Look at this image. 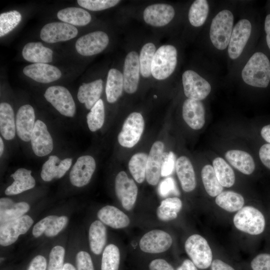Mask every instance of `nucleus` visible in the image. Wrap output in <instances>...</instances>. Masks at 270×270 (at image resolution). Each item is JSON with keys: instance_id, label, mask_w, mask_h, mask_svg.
I'll return each mask as SVG.
<instances>
[{"instance_id": "1", "label": "nucleus", "mask_w": 270, "mask_h": 270, "mask_svg": "<svg viewBox=\"0 0 270 270\" xmlns=\"http://www.w3.org/2000/svg\"><path fill=\"white\" fill-rule=\"evenodd\" d=\"M234 16L230 8L219 10L211 20L208 38L213 48L220 52L227 50L234 24Z\"/></svg>"}, {"instance_id": "2", "label": "nucleus", "mask_w": 270, "mask_h": 270, "mask_svg": "<svg viewBox=\"0 0 270 270\" xmlns=\"http://www.w3.org/2000/svg\"><path fill=\"white\" fill-rule=\"evenodd\" d=\"M240 77L248 86L266 88L270 82V61L267 56L260 52L254 53L243 66Z\"/></svg>"}, {"instance_id": "3", "label": "nucleus", "mask_w": 270, "mask_h": 270, "mask_svg": "<svg viewBox=\"0 0 270 270\" xmlns=\"http://www.w3.org/2000/svg\"><path fill=\"white\" fill-rule=\"evenodd\" d=\"M178 62V52L172 45H164L156 52L152 66L151 74L158 80L168 78L174 71Z\"/></svg>"}, {"instance_id": "4", "label": "nucleus", "mask_w": 270, "mask_h": 270, "mask_svg": "<svg viewBox=\"0 0 270 270\" xmlns=\"http://www.w3.org/2000/svg\"><path fill=\"white\" fill-rule=\"evenodd\" d=\"M252 25L248 18L240 19L234 24L227 48L231 61H236L243 54L252 36Z\"/></svg>"}, {"instance_id": "5", "label": "nucleus", "mask_w": 270, "mask_h": 270, "mask_svg": "<svg viewBox=\"0 0 270 270\" xmlns=\"http://www.w3.org/2000/svg\"><path fill=\"white\" fill-rule=\"evenodd\" d=\"M234 224L240 231L251 235H258L264 230L266 220L263 214L258 208L246 206L235 214Z\"/></svg>"}, {"instance_id": "6", "label": "nucleus", "mask_w": 270, "mask_h": 270, "mask_svg": "<svg viewBox=\"0 0 270 270\" xmlns=\"http://www.w3.org/2000/svg\"><path fill=\"white\" fill-rule=\"evenodd\" d=\"M186 252L195 266L206 269L212 264V254L206 240L200 235L194 234L186 240L184 245Z\"/></svg>"}, {"instance_id": "7", "label": "nucleus", "mask_w": 270, "mask_h": 270, "mask_svg": "<svg viewBox=\"0 0 270 270\" xmlns=\"http://www.w3.org/2000/svg\"><path fill=\"white\" fill-rule=\"evenodd\" d=\"M182 83L184 94L190 99L201 101L212 90L210 82L194 70H188L183 72Z\"/></svg>"}, {"instance_id": "8", "label": "nucleus", "mask_w": 270, "mask_h": 270, "mask_svg": "<svg viewBox=\"0 0 270 270\" xmlns=\"http://www.w3.org/2000/svg\"><path fill=\"white\" fill-rule=\"evenodd\" d=\"M144 126L142 115L137 112L131 113L125 120L122 130L118 134V143L125 148L133 147L140 140Z\"/></svg>"}, {"instance_id": "9", "label": "nucleus", "mask_w": 270, "mask_h": 270, "mask_svg": "<svg viewBox=\"0 0 270 270\" xmlns=\"http://www.w3.org/2000/svg\"><path fill=\"white\" fill-rule=\"evenodd\" d=\"M48 102L60 114L73 117L76 112V104L69 90L64 86H54L48 88L44 94Z\"/></svg>"}, {"instance_id": "10", "label": "nucleus", "mask_w": 270, "mask_h": 270, "mask_svg": "<svg viewBox=\"0 0 270 270\" xmlns=\"http://www.w3.org/2000/svg\"><path fill=\"white\" fill-rule=\"evenodd\" d=\"M109 42L108 34L102 31H95L78 39L75 44L77 52L83 56H92L102 52Z\"/></svg>"}, {"instance_id": "11", "label": "nucleus", "mask_w": 270, "mask_h": 270, "mask_svg": "<svg viewBox=\"0 0 270 270\" xmlns=\"http://www.w3.org/2000/svg\"><path fill=\"white\" fill-rule=\"evenodd\" d=\"M115 190L123 208L130 210L136 202L138 189L134 180L129 178L124 171L120 172L116 176Z\"/></svg>"}, {"instance_id": "12", "label": "nucleus", "mask_w": 270, "mask_h": 270, "mask_svg": "<svg viewBox=\"0 0 270 270\" xmlns=\"http://www.w3.org/2000/svg\"><path fill=\"white\" fill-rule=\"evenodd\" d=\"M34 220L28 215L0 224V244L6 246L14 243L20 234H24L33 224Z\"/></svg>"}, {"instance_id": "13", "label": "nucleus", "mask_w": 270, "mask_h": 270, "mask_svg": "<svg viewBox=\"0 0 270 270\" xmlns=\"http://www.w3.org/2000/svg\"><path fill=\"white\" fill-rule=\"evenodd\" d=\"M78 29L64 22H53L44 25L40 32V38L48 43L66 41L75 38Z\"/></svg>"}, {"instance_id": "14", "label": "nucleus", "mask_w": 270, "mask_h": 270, "mask_svg": "<svg viewBox=\"0 0 270 270\" xmlns=\"http://www.w3.org/2000/svg\"><path fill=\"white\" fill-rule=\"evenodd\" d=\"M172 238L168 232L160 230H154L144 234L139 245L144 252L158 254L167 250L172 246Z\"/></svg>"}, {"instance_id": "15", "label": "nucleus", "mask_w": 270, "mask_h": 270, "mask_svg": "<svg viewBox=\"0 0 270 270\" xmlns=\"http://www.w3.org/2000/svg\"><path fill=\"white\" fill-rule=\"evenodd\" d=\"M96 162L93 157L89 155L79 157L70 174V180L73 186L82 187L90 181L96 169Z\"/></svg>"}, {"instance_id": "16", "label": "nucleus", "mask_w": 270, "mask_h": 270, "mask_svg": "<svg viewBox=\"0 0 270 270\" xmlns=\"http://www.w3.org/2000/svg\"><path fill=\"white\" fill-rule=\"evenodd\" d=\"M30 142L32 150L37 156H46L53 150L52 136L46 124L40 120H38L35 122Z\"/></svg>"}, {"instance_id": "17", "label": "nucleus", "mask_w": 270, "mask_h": 270, "mask_svg": "<svg viewBox=\"0 0 270 270\" xmlns=\"http://www.w3.org/2000/svg\"><path fill=\"white\" fill-rule=\"evenodd\" d=\"M174 15V9L171 5L156 4L148 6L145 8L143 18L148 24L160 27L169 24Z\"/></svg>"}, {"instance_id": "18", "label": "nucleus", "mask_w": 270, "mask_h": 270, "mask_svg": "<svg viewBox=\"0 0 270 270\" xmlns=\"http://www.w3.org/2000/svg\"><path fill=\"white\" fill-rule=\"evenodd\" d=\"M139 56L134 51L130 52L126 56L123 72L124 88L128 94L137 90L140 79Z\"/></svg>"}, {"instance_id": "19", "label": "nucleus", "mask_w": 270, "mask_h": 270, "mask_svg": "<svg viewBox=\"0 0 270 270\" xmlns=\"http://www.w3.org/2000/svg\"><path fill=\"white\" fill-rule=\"evenodd\" d=\"M164 144L160 141L155 142L148 154L146 178L152 186L156 185L161 176Z\"/></svg>"}, {"instance_id": "20", "label": "nucleus", "mask_w": 270, "mask_h": 270, "mask_svg": "<svg viewBox=\"0 0 270 270\" xmlns=\"http://www.w3.org/2000/svg\"><path fill=\"white\" fill-rule=\"evenodd\" d=\"M24 74L40 83H49L58 80L62 76L60 70L56 66L48 64L36 63L26 66Z\"/></svg>"}, {"instance_id": "21", "label": "nucleus", "mask_w": 270, "mask_h": 270, "mask_svg": "<svg viewBox=\"0 0 270 270\" xmlns=\"http://www.w3.org/2000/svg\"><path fill=\"white\" fill-rule=\"evenodd\" d=\"M34 109L30 104L21 106L16 116V131L18 137L24 142H29L34 129L35 122Z\"/></svg>"}, {"instance_id": "22", "label": "nucleus", "mask_w": 270, "mask_h": 270, "mask_svg": "<svg viewBox=\"0 0 270 270\" xmlns=\"http://www.w3.org/2000/svg\"><path fill=\"white\" fill-rule=\"evenodd\" d=\"M182 117L187 124L196 130L202 128L205 123V110L202 102L188 98L182 105Z\"/></svg>"}, {"instance_id": "23", "label": "nucleus", "mask_w": 270, "mask_h": 270, "mask_svg": "<svg viewBox=\"0 0 270 270\" xmlns=\"http://www.w3.org/2000/svg\"><path fill=\"white\" fill-rule=\"evenodd\" d=\"M72 164V158L61 160L56 156H50L42 165L41 178L46 182L51 181L54 178H60L69 170Z\"/></svg>"}, {"instance_id": "24", "label": "nucleus", "mask_w": 270, "mask_h": 270, "mask_svg": "<svg viewBox=\"0 0 270 270\" xmlns=\"http://www.w3.org/2000/svg\"><path fill=\"white\" fill-rule=\"evenodd\" d=\"M68 218L66 216H48L37 222L32 229V234L36 238L42 234L48 237L57 235L66 225Z\"/></svg>"}, {"instance_id": "25", "label": "nucleus", "mask_w": 270, "mask_h": 270, "mask_svg": "<svg viewBox=\"0 0 270 270\" xmlns=\"http://www.w3.org/2000/svg\"><path fill=\"white\" fill-rule=\"evenodd\" d=\"M29 209L30 206L26 202L15 203L10 198H1L0 200V224L20 218Z\"/></svg>"}, {"instance_id": "26", "label": "nucleus", "mask_w": 270, "mask_h": 270, "mask_svg": "<svg viewBox=\"0 0 270 270\" xmlns=\"http://www.w3.org/2000/svg\"><path fill=\"white\" fill-rule=\"evenodd\" d=\"M176 170L182 190L186 192L193 190L196 186L195 173L190 160L181 156L176 161Z\"/></svg>"}, {"instance_id": "27", "label": "nucleus", "mask_w": 270, "mask_h": 270, "mask_svg": "<svg viewBox=\"0 0 270 270\" xmlns=\"http://www.w3.org/2000/svg\"><path fill=\"white\" fill-rule=\"evenodd\" d=\"M32 171L24 168L17 170L10 176L14 180L5 190L8 196L16 195L34 187L36 182L31 174Z\"/></svg>"}, {"instance_id": "28", "label": "nucleus", "mask_w": 270, "mask_h": 270, "mask_svg": "<svg viewBox=\"0 0 270 270\" xmlns=\"http://www.w3.org/2000/svg\"><path fill=\"white\" fill-rule=\"evenodd\" d=\"M100 220L112 228L118 229L128 226L130 222L128 216L117 208L106 206L98 212Z\"/></svg>"}, {"instance_id": "29", "label": "nucleus", "mask_w": 270, "mask_h": 270, "mask_svg": "<svg viewBox=\"0 0 270 270\" xmlns=\"http://www.w3.org/2000/svg\"><path fill=\"white\" fill-rule=\"evenodd\" d=\"M52 50L44 46L40 42H28L22 51L24 59L34 64L50 62L52 60Z\"/></svg>"}, {"instance_id": "30", "label": "nucleus", "mask_w": 270, "mask_h": 270, "mask_svg": "<svg viewBox=\"0 0 270 270\" xmlns=\"http://www.w3.org/2000/svg\"><path fill=\"white\" fill-rule=\"evenodd\" d=\"M103 81L96 80L88 83H84L78 90V98L80 102L84 104L85 107L90 110L100 99L103 89Z\"/></svg>"}, {"instance_id": "31", "label": "nucleus", "mask_w": 270, "mask_h": 270, "mask_svg": "<svg viewBox=\"0 0 270 270\" xmlns=\"http://www.w3.org/2000/svg\"><path fill=\"white\" fill-rule=\"evenodd\" d=\"M226 160L236 168L245 174H250L255 168L252 156L240 150H230L225 154Z\"/></svg>"}, {"instance_id": "32", "label": "nucleus", "mask_w": 270, "mask_h": 270, "mask_svg": "<svg viewBox=\"0 0 270 270\" xmlns=\"http://www.w3.org/2000/svg\"><path fill=\"white\" fill-rule=\"evenodd\" d=\"M58 19L72 26H84L92 20L90 14L86 10L76 7H68L59 10L57 14Z\"/></svg>"}, {"instance_id": "33", "label": "nucleus", "mask_w": 270, "mask_h": 270, "mask_svg": "<svg viewBox=\"0 0 270 270\" xmlns=\"http://www.w3.org/2000/svg\"><path fill=\"white\" fill-rule=\"evenodd\" d=\"M123 88V74L117 69H110L108 72L106 86L108 102L110 103L116 102L122 96Z\"/></svg>"}, {"instance_id": "34", "label": "nucleus", "mask_w": 270, "mask_h": 270, "mask_svg": "<svg viewBox=\"0 0 270 270\" xmlns=\"http://www.w3.org/2000/svg\"><path fill=\"white\" fill-rule=\"evenodd\" d=\"M16 126L14 112L11 106L6 102L0 104V132L4 138L11 140L15 136Z\"/></svg>"}, {"instance_id": "35", "label": "nucleus", "mask_w": 270, "mask_h": 270, "mask_svg": "<svg viewBox=\"0 0 270 270\" xmlns=\"http://www.w3.org/2000/svg\"><path fill=\"white\" fill-rule=\"evenodd\" d=\"M88 238L91 250L96 254H100L106 240V228L101 222L95 220L91 224Z\"/></svg>"}, {"instance_id": "36", "label": "nucleus", "mask_w": 270, "mask_h": 270, "mask_svg": "<svg viewBox=\"0 0 270 270\" xmlns=\"http://www.w3.org/2000/svg\"><path fill=\"white\" fill-rule=\"evenodd\" d=\"M210 6L206 0H196L191 4L188 13L190 24L195 27L202 26L207 20Z\"/></svg>"}, {"instance_id": "37", "label": "nucleus", "mask_w": 270, "mask_h": 270, "mask_svg": "<svg viewBox=\"0 0 270 270\" xmlns=\"http://www.w3.org/2000/svg\"><path fill=\"white\" fill-rule=\"evenodd\" d=\"M182 208V202L179 198H168L161 202L157 208L156 214L160 220L170 221L177 218L178 213Z\"/></svg>"}, {"instance_id": "38", "label": "nucleus", "mask_w": 270, "mask_h": 270, "mask_svg": "<svg viewBox=\"0 0 270 270\" xmlns=\"http://www.w3.org/2000/svg\"><path fill=\"white\" fill-rule=\"evenodd\" d=\"M215 201L219 206L230 212L238 211L244 203L242 196L232 191L222 192L216 196Z\"/></svg>"}, {"instance_id": "39", "label": "nucleus", "mask_w": 270, "mask_h": 270, "mask_svg": "<svg viewBox=\"0 0 270 270\" xmlns=\"http://www.w3.org/2000/svg\"><path fill=\"white\" fill-rule=\"evenodd\" d=\"M212 166L216 176L222 186L230 188L234 185L235 182L234 172L223 158L220 157L214 158Z\"/></svg>"}, {"instance_id": "40", "label": "nucleus", "mask_w": 270, "mask_h": 270, "mask_svg": "<svg viewBox=\"0 0 270 270\" xmlns=\"http://www.w3.org/2000/svg\"><path fill=\"white\" fill-rule=\"evenodd\" d=\"M201 176L205 190L210 196H218L222 192L223 186L220 183L213 166L210 164L204 166L202 170Z\"/></svg>"}, {"instance_id": "41", "label": "nucleus", "mask_w": 270, "mask_h": 270, "mask_svg": "<svg viewBox=\"0 0 270 270\" xmlns=\"http://www.w3.org/2000/svg\"><path fill=\"white\" fill-rule=\"evenodd\" d=\"M148 154L138 152L134 154L128 162V168L134 178L138 183H142L146 174Z\"/></svg>"}, {"instance_id": "42", "label": "nucleus", "mask_w": 270, "mask_h": 270, "mask_svg": "<svg viewBox=\"0 0 270 270\" xmlns=\"http://www.w3.org/2000/svg\"><path fill=\"white\" fill-rule=\"evenodd\" d=\"M104 102L100 99L90 109L86 116L88 127L92 132L100 129L104 122Z\"/></svg>"}, {"instance_id": "43", "label": "nucleus", "mask_w": 270, "mask_h": 270, "mask_svg": "<svg viewBox=\"0 0 270 270\" xmlns=\"http://www.w3.org/2000/svg\"><path fill=\"white\" fill-rule=\"evenodd\" d=\"M156 52V46L152 42L146 44L141 49L139 56L140 72L144 78H148L152 74V63Z\"/></svg>"}, {"instance_id": "44", "label": "nucleus", "mask_w": 270, "mask_h": 270, "mask_svg": "<svg viewBox=\"0 0 270 270\" xmlns=\"http://www.w3.org/2000/svg\"><path fill=\"white\" fill-rule=\"evenodd\" d=\"M120 260V250L114 244L105 248L102 258L101 270H118Z\"/></svg>"}, {"instance_id": "45", "label": "nucleus", "mask_w": 270, "mask_h": 270, "mask_svg": "<svg viewBox=\"0 0 270 270\" xmlns=\"http://www.w3.org/2000/svg\"><path fill=\"white\" fill-rule=\"evenodd\" d=\"M22 15L17 10H12L0 14V36L12 31L20 24Z\"/></svg>"}, {"instance_id": "46", "label": "nucleus", "mask_w": 270, "mask_h": 270, "mask_svg": "<svg viewBox=\"0 0 270 270\" xmlns=\"http://www.w3.org/2000/svg\"><path fill=\"white\" fill-rule=\"evenodd\" d=\"M120 1L118 0H78V4L92 11H98L114 6Z\"/></svg>"}, {"instance_id": "47", "label": "nucleus", "mask_w": 270, "mask_h": 270, "mask_svg": "<svg viewBox=\"0 0 270 270\" xmlns=\"http://www.w3.org/2000/svg\"><path fill=\"white\" fill-rule=\"evenodd\" d=\"M64 254L65 250L62 246L54 247L50 254L48 270H62Z\"/></svg>"}, {"instance_id": "48", "label": "nucleus", "mask_w": 270, "mask_h": 270, "mask_svg": "<svg viewBox=\"0 0 270 270\" xmlns=\"http://www.w3.org/2000/svg\"><path fill=\"white\" fill-rule=\"evenodd\" d=\"M176 156L172 152H164L162 156L161 176H166L170 174L176 167Z\"/></svg>"}, {"instance_id": "49", "label": "nucleus", "mask_w": 270, "mask_h": 270, "mask_svg": "<svg viewBox=\"0 0 270 270\" xmlns=\"http://www.w3.org/2000/svg\"><path fill=\"white\" fill-rule=\"evenodd\" d=\"M250 265L252 270H270V254L262 253L257 255Z\"/></svg>"}, {"instance_id": "50", "label": "nucleus", "mask_w": 270, "mask_h": 270, "mask_svg": "<svg viewBox=\"0 0 270 270\" xmlns=\"http://www.w3.org/2000/svg\"><path fill=\"white\" fill-rule=\"evenodd\" d=\"M76 262L78 270H94L91 257L86 252L80 251L77 254Z\"/></svg>"}, {"instance_id": "51", "label": "nucleus", "mask_w": 270, "mask_h": 270, "mask_svg": "<svg viewBox=\"0 0 270 270\" xmlns=\"http://www.w3.org/2000/svg\"><path fill=\"white\" fill-rule=\"evenodd\" d=\"M160 194L163 197L168 196L170 194L178 195L175 182L172 178H168L163 180L158 188Z\"/></svg>"}, {"instance_id": "52", "label": "nucleus", "mask_w": 270, "mask_h": 270, "mask_svg": "<svg viewBox=\"0 0 270 270\" xmlns=\"http://www.w3.org/2000/svg\"><path fill=\"white\" fill-rule=\"evenodd\" d=\"M46 260L42 256L38 255L31 261L28 270H46Z\"/></svg>"}, {"instance_id": "53", "label": "nucleus", "mask_w": 270, "mask_h": 270, "mask_svg": "<svg viewBox=\"0 0 270 270\" xmlns=\"http://www.w3.org/2000/svg\"><path fill=\"white\" fill-rule=\"evenodd\" d=\"M259 156L262 164L270 170V144H264L260 147Z\"/></svg>"}, {"instance_id": "54", "label": "nucleus", "mask_w": 270, "mask_h": 270, "mask_svg": "<svg viewBox=\"0 0 270 270\" xmlns=\"http://www.w3.org/2000/svg\"><path fill=\"white\" fill-rule=\"evenodd\" d=\"M150 270H174L172 266L163 259H156L149 264Z\"/></svg>"}, {"instance_id": "55", "label": "nucleus", "mask_w": 270, "mask_h": 270, "mask_svg": "<svg viewBox=\"0 0 270 270\" xmlns=\"http://www.w3.org/2000/svg\"><path fill=\"white\" fill-rule=\"evenodd\" d=\"M212 270H234L229 264L220 260H215L212 263Z\"/></svg>"}, {"instance_id": "56", "label": "nucleus", "mask_w": 270, "mask_h": 270, "mask_svg": "<svg viewBox=\"0 0 270 270\" xmlns=\"http://www.w3.org/2000/svg\"><path fill=\"white\" fill-rule=\"evenodd\" d=\"M264 28L266 34V42L270 50V14H268L264 20Z\"/></svg>"}, {"instance_id": "57", "label": "nucleus", "mask_w": 270, "mask_h": 270, "mask_svg": "<svg viewBox=\"0 0 270 270\" xmlns=\"http://www.w3.org/2000/svg\"><path fill=\"white\" fill-rule=\"evenodd\" d=\"M176 270H198L193 262L189 260H184Z\"/></svg>"}, {"instance_id": "58", "label": "nucleus", "mask_w": 270, "mask_h": 270, "mask_svg": "<svg viewBox=\"0 0 270 270\" xmlns=\"http://www.w3.org/2000/svg\"><path fill=\"white\" fill-rule=\"evenodd\" d=\"M260 134L262 138L270 144V124L263 126Z\"/></svg>"}, {"instance_id": "59", "label": "nucleus", "mask_w": 270, "mask_h": 270, "mask_svg": "<svg viewBox=\"0 0 270 270\" xmlns=\"http://www.w3.org/2000/svg\"><path fill=\"white\" fill-rule=\"evenodd\" d=\"M62 270H76L75 268L70 263L64 264Z\"/></svg>"}, {"instance_id": "60", "label": "nucleus", "mask_w": 270, "mask_h": 270, "mask_svg": "<svg viewBox=\"0 0 270 270\" xmlns=\"http://www.w3.org/2000/svg\"><path fill=\"white\" fill-rule=\"evenodd\" d=\"M4 150V144L2 138H0V156H2Z\"/></svg>"}]
</instances>
